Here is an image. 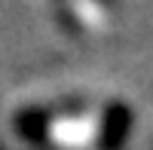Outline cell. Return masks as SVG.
I'll return each instance as SVG.
<instances>
[{"label": "cell", "mask_w": 153, "mask_h": 150, "mask_svg": "<svg viewBox=\"0 0 153 150\" xmlns=\"http://www.w3.org/2000/svg\"><path fill=\"white\" fill-rule=\"evenodd\" d=\"M132 110L129 104L123 101H113L104 107V117H101V126H98V150H123L126 138L132 132Z\"/></svg>", "instance_id": "cell-1"}, {"label": "cell", "mask_w": 153, "mask_h": 150, "mask_svg": "<svg viewBox=\"0 0 153 150\" xmlns=\"http://www.w3.org/2000/svg\"><path fill=\"white\" fill-rule=\"evenodd\" d=\"M52 114L55 110H49V107H25V110L16 114L12 126H16V132L25 141L43 147L46 144V129H49V123H52Z\"/></svg>", "instance_id": "cell-2"}]
</instances>
